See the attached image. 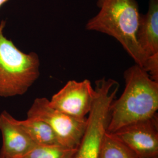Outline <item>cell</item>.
Returning a JSON list of instances; mask_svg holds the SVG:
<instances>
[{
    "instance_id": "obj_6",
    "label": "cell",
    "mask_w": 158,
    "mask_h": 158,
    "mask_svg": "<svg viewBox=\"0 0 158 158\" xmlns=\"http://www.w3.org/2000/svg\"><path fill=\"white\" fill-rule=\"evenodd\" d=\"M95 97L94 88L90 81L69 80L52 97L51 106L69 116L86 118L93 106Z\"/></svg>"
},
{
    "instance_id": "obj_14",
    "label": "cell",
    "mask_w": 158,
    "mask_h": 158,
    "mask_svg": "<svg viewBox=\"0 0 158 158\" xmlns=\"http://www.w3.org/2000/svg\"><path fill=\"white\" fill-rule=\"evenodd\" d=\"M9 0H0V8Z\"/></svg>"
},
{
    "instance_id": "obj_1",
    "label": "cell",
    "mask_w": 158,
    "mask_h": 158,
    "mask_svg": "<svg viewBox=\"0 0 158 158\" xmlns=\"http://www.w3.org/2000/svg\"><path fill=\"white\" fill-rule=\"evenodd\" d=\"M124 79V90L111 105L108 133L158 114V81L136 64L125 71Z\"/></svg>"
},
{
    "instance_id": "obj_12",
    "label": "cell",
    "mask_w": 158,
    "mask_h": 158,
    "mask_svg": "<svg viewBox=\"0 0 158 158\" xmlns=\"http://www.w3.org/2000/svg\"><path fill=\"white\" fill-rule=\"evenodd\" d=\"M76 148H70L60 145L34 146L21 158H72Z\"/></svg>"
},
{
    "instance_id": "obj_11",
    "label": "cell",
    "mask_w": 158,
    "mask_h": 158,
    "mask_svg": "<svg viewBox=\"0 0 158 158\" xmlns=\"http://www.w3.org/2000/svg\"><path fill=\"white\" fill-rule=\"evenodd\" d=\"M100 158H138L112 133L107 132L102 143Z\"/></svg>"
},
{
    "instance_id": "obj_5",
    "label": "cell",
    "mask_w": 158,
    "mask_h": 158,
    "mask_svg": "<svg viewBox=\"0 0 158 158\" xmlns=\"http://www.w3.org/2000/svg\"><path fill=\"white\" fill-rule=\"evenodd\" d=\"M28 118L40 119L50 126L59 143L63 147L76 148L84 135L87 118L79 119L69 116L52 107L45 97L36 98L27 112Z\"/></svg>"
},
{
    "instance_id": "obj_10",
    "label": "cell",
    "mask_w": 158,
    "mask_h": 158,
    "mask_svg": "<svg viewBox=\"0 0 158 158\" xmlns=\"http://www.w3.org/2000/svg\"><path fill=\"white\" fill-rule=\"evenodd\" d=\"M18 123L35 145H60L55 132L45 122L27 117L25 120H18Z\"/></svg>"
},
{
    "instance_id": "obj_3",
    "label": "cell",
    "mask_w": 158,
    "mask_h": 158,
    "mask_svg": "<svg viewBox=\"0 0 158 158\" xmlns=\"http://www.w3.org/2000/svg\"><path fill=\"white\" fill-rule=\"evenodd\" d=\"M6 22L0 23V97L25 94L40 76L39 56L25 53L4 35Z\"/></svg>"
},
{
    "instance_id": "obj_15",
    "label": "cell",
    "mask_w": 158,
    "mask_h": 158,
    "mask_svg": "<svg viewBox=\"0 0 158 158\" xmlns=\"http://www.w3.org/2000/svg\"></svg>"
},
{
    "instance_id": "obj_7",
    "label": "cell",
    "mask_w": 158,
    "mask_h": 158,
    "mask_svg": "<svg viewBox=\"0 0 158 158\" xmlns=\"http://www.w3.org/2000/svg\"><path fill=\"white\" fill-rule=\"evenodd\" d=\"M112 134L137 158H158V114L126 125Z\"/></svg>"
},
{
    "instance_id": "obj_13",
    "label": "cell",
    "mask_w": 158,
    "mask_h": 158,
    "mask_svg": "<svg viewBox=\"0 0 158 158\" xmlns=\"http://www.w3.org/2000/svg\"><path fill=\"white\" fill-rule=\"evenodd\" d=\"M142 68L151 79L158 82V53L148 57Z\"/></svg>"
},
{
    "instance_id": "obj_4",
    "label": "cell",
    "mask_w": 158,
    "mask_h": 158,
    "mask_svg": "<svg viewBox=\"0 0 158 158\" xmlns=\"http://www.w3.org/2000/svg\"><path fill=\"white\" fill-rule=\"evenodd\" d=\"M95 97L87 126L72 158H100L102 143L110 118L111 107L119 89L118 82L106 77L95 82Z\"/></svg>"
},
{
    "instance_id": "obj_9",
    "label": "cell",
    "mask_w": 158,
    "mask_h": 158,
    "mask_svg": "<svg viewBox=\"0 0 158 158\" xmlns=\"http://www.w3.org/2000/svg\"><path fill=\"white\" fill-rule=\"evenodd\" d=\"M136 38L147 58L158 53V0H149L147 14L141 15Z\"/></svg>"
},
{
    "instance_id": "obj_2",
    "label": "cell",
    "mask_w": 158,
    "mask_h": 158,
    "mask_svg": "<svg viewBox=\"0 0 158 158\" xmlns=\"http://www.w3.org/2000/svg\"><path fill=\"white\" fill-rule=\"evenodd\" d=\"M97 5L99 11L86 23L85 29L113 37L143 68L147 58L136 38L141 17L136 0H97Z\"/></svg>"
},
{
    "instance_id": "obj_8",
    "label": "cell",
    "mask_w": 158,
    "mask_h": 158,
    "mask_svg": "<svg viewBox=\"0 0 158 158\" xmlns=\"http://www.w3.org/2000/svg\"><path fill=\"white\" fill-rule=\"evenodd\" d=\"M2 146L0 158H21L36 145L18 123L6 111L0 114Z\"/></svg>"
}]
</instances>
